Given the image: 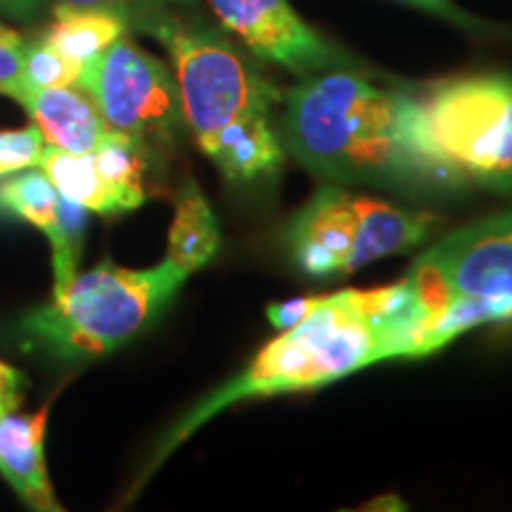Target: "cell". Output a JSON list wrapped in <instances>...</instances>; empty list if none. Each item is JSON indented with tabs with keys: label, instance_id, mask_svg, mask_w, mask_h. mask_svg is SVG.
Here are the masks:
<instances>
[{
	"label": "cell",
	"instance_id": "6da1fadb",
	"mask_svg": "<svg viewBox=\"0 0 512 512\" xmlns=\"http://www.w3.org/2000/svg\"><path fill=\"white\" fill-rule=\"evenodd\" d=\"M280 140L325 183L422 197L467 181L434 143L420 98L375 86L354 69L304 76L285 98Z\"/></svg>",
	"mask_w": 512,
	"mask_h": 512
},
{
	"label": "cell",
	"instance_id": "7a4b0ae2",
	"mask_svg": "<svg viewBox=\"0 0 512 512\" xmlns=\"http://www.w3.org/2000/svg\"><path fill=\"white\" fill-rule=\"evenodd\" d=\"M389 358H408L394 285L325 294L302 323L280 330L240 375L214 389L171 427L147 463L145 477L204 422L235 403L325 387Z\"/></svg>",
	"mask_w": 512,
	"mask_h": 512
},
{
	"label": "cell",
	"instance_id": "3957f363",
	"mask_svg": "<svg viewBox=\"0 0 512 512\" xmlns=\"http://www.w3.org/2000/svg\"><path fill=\"white\" fill-rule=\"evenodd\" d=\"M176 67L185 124L228 183L252 185L285 164L273 126L278 93L226 38L176 17L157 38Z\"/></svg>",
	"mask_w": 512,
	"mask_h": 512
},
{
	"label": "cell",
	"instance_id": "277c9868",
	"mask_svg": "<svg viewBox=\"0 0 512 512\" xmlns=\"http://www.w3.org/2000/svg\"><path fill=\"white\" fill-rule=\"evenodd\" d=\"M188 271L164 259L152 268H124L105 259L19 325L29 347L55 361H93L124 347L155 323L181 290Z\"/></svg>",
	"mask_w": 512,
	"mask_h": 512
},
{
	"label": "cell",
	"instance_id": "5b68a950",
	"mask_svg": "<svg viewBox=\"0 0 512 512\" xmlns=\"http://www.w3.org/2000/svg\"><path fill=\"white\" fill-rule=\"evenodd\" d=\"M406 283L430 316L434 351L512 318V209L448 233L413 261Z\"/></svg>",
	"mask_w": 512,
	"mask_h": 512
},
{
	"label": "cell",
	"instance_id": "8992f818",
	"mask_svg": "<svg viewBox=\"0 0 512 512\" xmlns=\"http://www.w3.org/2000/svg\"><path fill=\"white\" fill-rule=\"evenodd\" d=\"M439 216L351 195L325 183L292 216L285 247L294 266L311 278H337L384 256L408 252L437 233Z\"/></svg>",
	"mask_w": 512,
	"mask_h": 512
},
{
	"label": "cell",
	"instance_id": "52a82bcc",
	"mask_svg": "<svg viewBox=\"0 0 512 512\" xmlns=\"http://www.w3.org/2000/svg\"><path fill=\"white\" fill-rule=\"evenodd\" d=\"M422 100V98H420ZM439 150L467 181L512 192V76H458L422 100Z\"/></svg>",
	"mask_w": 512,
	"mask_h": 512
},
{
	"label": "cell",
	"instance_id": "ba28073f",
	"mask_svg": "<svg viewBox=\"0 0 512 512\" xmlns=\"http://www.w3.org/2000/svg\"><path fill=\"white\" fill-rule=\"evenodd\" d=\"M76 86L112 131L136 138L152 152L176 147L188 126L169 67L124 36L83 64Z\"/></svg>",
	"mask_w": 512,
	"mask_h": 512
},
{
	"label": "cell",
	"instance_id": "9c48e42d",
	"mask_svg": "<svg viewBox=\"0 0 512 512\" xmlns=\"http://www.w3.org/2000/svg\"><path fill=\"white\" fill-rule=\"evenodd\" d=\"M209 5L254 55L290 74L304 79L330 69H356L351 55L309 27L287 0H209Z\"/></svg>",
	"mask_w": 512,
	"mask_h": 512
},
{
	"label": "cell",
	"instance_id": "30bf717a",
	"mask_svg": "<svg viewBox=\"0 0 512 512\" xmlns=\"http://www.w3.org/2000/svg\"><path fill=\"white\" fill-rule=\"evenodd\" d=\"M86 207L64 200L46 174L15 171L0 181V214L27 221L48 235L53 247L55 290L60 294L76 278L86 230Z\"/></svg>",
	"mask_w": 512,
	"mask_h": 512
},
{
	"label": "cell",
	"instance_id": "8fae6325",
	"mask_svg": "<svg viewBox=\"0 0 512 512\" xmlns=\"http://www.w3.org/2000/svg\"><path fill=\"white\" fill-rule=\"evenodd\" d=\"M17 102L41 128L46 143L74 155L93 152L112 133L95 102L81 88H29Z\"/></svg>",
	"mask_w": 512,
	"mask_h": 512
},
{
	"label": "cell",
	"instance_id": "7c38bea8",
	"mask_svg": "<svg viewBox=\"0 0 512 512\" xmlns=\"http://www.w3.org/2000/svg\"><path fill=\"white\" fill-rule=\"evenodd\" d=\"M48 408L34 415L8 413L0 418V475L34 510L55 512L60 503L53 494L43 437H46Z\"/></svg>",
	"mask_w": 512,
	"mask_h": 512
},
{
	"label": "cell",
	"instance_id": "4fadbf2b",
	"mask_svg": "<svg viewBox=\"0 0 512 512\" xmlns=\"http://www.w3.org/2000/svg\"><path fill=\"white\" fill-rule=\"evenodd\" d=\"M38 166H41L43 174L50 178V183L55 185V190L60 192L64 200L81 204L88 211L114 216L138 209V204L124 190H119L117 185H112L100 174L91 152L74 155V152L50 145L43 150Z\"/></svg>",
	"mask_w": 512,
	"mask_h": 512
},
{
	"label": "cell",
	"instance_id": "5bb4252c",
	"mask_svg": "<svg viewBox=\"0 0 512 512\" xmlns=\"http://www.w3.org/2000/svg\"><path fill=\"white\" fill-rule=\"evenodd\" d=\"M221 230L207 197L192 178H185L176 195V214L169 230V254L183 271L195 273L219 252Z\"/></svg>",
	"mask_w": 512,
	"mask_h": 512
},
{
	"label": "cell",
	"instance_id": "9a60e30c",
	"mask_svg": "<svg viewBox=\"0 0 512 512\" xmlns=\"http://www.w3.org/2000/svg\"><path fill=\"white\" fill-rule=\"evenodd\" d=\"M128 24L119 15L95 8L55 5V22L43 38L76 64L91 62L126 34Z\"/></svg>",
	"mask_w": 512,
	"mask_h": 512
},
{
	"label": "cell",
	"instance_id": "2e32d148",
	"mask_svg": "<svg viewBox=\"0 0 512 512\" xmlns=\"http://www.w3.org/2000/svg\"><path fill=\"white\" fill-rule=\"evenodd\" d=\"M57 5L72 8H95L119 15L128 29L140 31L152 38H159L169 24L176 22V15L169 10L166 0H55Z\"/></svg>",
	"mask_w": 512,
	"mask_h": 512
},
{
	"label": "cell",
	"instance_id": "e0dca14e",
	"mask_svg": "<svg viewBox=\"0 0 512 512\" xmlns=\"http://www.w3.org/2000/svg\"><path fill=\"white\" fill-rule=\"evenodd\" d=\"M81 69V64L67 60L43 36L36 38V41H27V55H24V91H29V88L76 86Z\"/></svg>",
	"mask_w": 512,
	"mask_h": 512
},
{
	"label": "cell",
	"instance_id": "ac0fdd59",
	"mask_svg": "<svg viewBox=\"0 0 512 512\" xmlns=\"http://www.w3.org/2000/svg\"><path fill=\"white\" fill-rule=\"evenodd\" d=\"M46 138L36 124L19 131H0V178L41 164Z\"/></svg>",
	"mask_w": 512,
	"mask_h": 512
},
{
	"label": "cell",
	"instance_id": "d6986e66",
	"mask_svg": "<svg viewBox=\"0 0 512 512\" xmlns=\"http://www.w3.org/2000/svg\"><path fill=\"white\" fill-rule=\"evenodd\" d=\"M24 55L27 38L0 24V93L15 100L24 91Z\"/></svg>",
	"mask_w": 512,
	"mask_h": 512
},
{
	"label": "cell",
	"instance_id": "ffe728a7",
	"mask_svg": "<svg viewBox=\"0 0 512 512\" xmlns=\"http://www.w3.org/2000/svg\"><path fill=\"white\" fill-rule=\"evenodd\" d=\"M320 302V297H299V299H290V302H280V304H268L266 306V316L271 320V325L275 330H287L292 325L302 323V320L309 316V313L316 309Z\"/></svg>",
	"mask_w": 512,
	"mask_h": 512
},
{
	"label": "cell",
	"instance_id": "44dd1931",
	"mask_svg": "<svg viewBox=\"0 0 512 512\" xmlns=\"http://www.w3.org/2000/svg\"><path fill=\"white\" fill-rule=\"evenodd\" d=\"M396 3H403V5H411L415 10H422V12H430V15H437L441 19H446V22L456 24L460 29H479L482 24L477 22L475 17H470L467 12H463L458 8L453 0H396Z\"/></svg>",
	"mask_w": 512,
	"mask_h": 512
},
{
	"label": "cell",
	"instance_id": "7402d4cb",
	"mask_svg": "<svg viewBox=\"0 0 512 512\" xmlns=\"http://www.w3.org/2000/svg\"><path fill=\"white\" fill-rule=\"evenodd\" d=\"M24 399V377L17 368L0 361V418L15 413Z\"/></svg>",
	"mask_w": 512,
	"mask_h": 512
},
{
	"label": "cell",
	"instance_id": "603a6c76",
	"mask_svg": "<svg viewBox=\"0 0 512 512\" xmlns=\"http://www.w3.org/2000/svg\"><path fill=\"white\" fill-rule=\"evenodd\" d=\"M48 0H0V15L12 19H34Z\"/></svg>",
	"mask_w": 512,
	"mask_h": 512
},
{
	"label": "cell",
	"instance_id": "cb8c5ba5",
	"mask_svg": "<svg viewBox=\"0 0 512 512\" xmlns=\"http://www.w3.org/2000/svg\"><path fill=\"white\" fill-rule=\"evenodd\" d=\"M166 3H176V5H195L197 0H166Z\"/></svg>",
	"mask_w": 512,
	"mask_h": 512
}]
</instances>
